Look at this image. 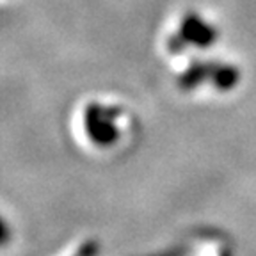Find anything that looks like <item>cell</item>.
Here are the masks:
<instances>
[{
  "instance_id": "cell-1",
  "label": "cell",
  "mask_w": 256,
  "mask_h": 256,
  "mask_svg": "<svg viewBox=\"0 0 256 256\" xmlns=\"http://www.w3.org/2000/svg\"><path fill=\"white\" fill-rule=\"evenodd\" d=\"M118 108L100 104H89L84 110V130L88 139L98 148H108L116 144L120 128L116 124Z\"/></svg>"
},
{
  "instance_id": "cell-2",
  "label": "cell",
  "mask_w": 256,
  "mask_h": 256,
  "mask_svg": "<svg viewBox=\"0 0 256 256\" xmlns=\"http://www.w3.org/2000/svg\"><path fill=\"white\" fill-rule=\"evenodd\" d=\"M180 38L185 41V44H190V46L198 48H208L216 44L217 40V30L216 27L208 24L206 20H203L200 14L196 12H187V14L182 16L180 20Z\"/></svg>"
},
{
  "instance_id": "cell-3",
  "label": "cell",
  "mask_w": 256,
  "mask_h": 256,
  "mask_svg": "<svg viewBox=\"0 0 256 256\" xmlns=\"http://www.w3.org/2000/svg\"><path fill=\"white\" fill-rule=\"evenodd\" d=\"M216 89L230 91L240 80V72L232 64H210V78Z\"/></svg>"
},
{
  "instance_id": "cell-4",
  "label": "cell",
  "mask_w": 256,
  "mask_h": 256,
  "mask_svg": "<svg viewBox=\"0 0 256 256\" xmlns=\"http://www.w3.org/2000/svg\"><path fill=\"white\" fill-rule=\"evenodd\" d=\"M210 78V64L208 62H201V60H194V62L182 73L178 84L182 89L185 91H192L196 89L200 84H203L204 80Z\"/></svg>"
}]
</instances>
